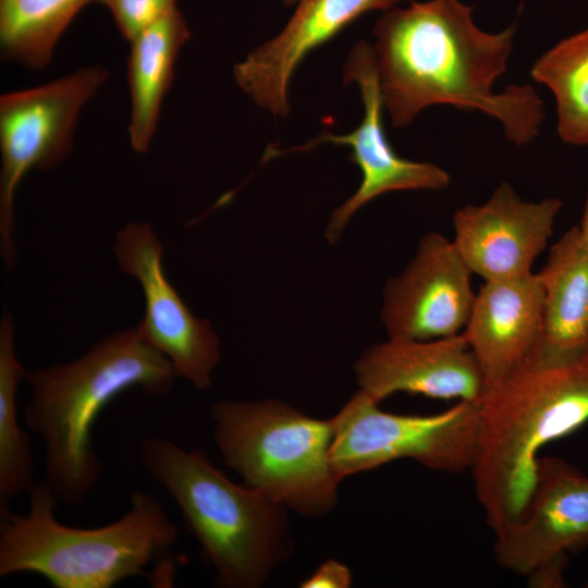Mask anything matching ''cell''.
<instances>
[{
  "mask_svg": "<svg viewBox=\"0 0 588 588\" xmlns=\"http://www.w3.org/2000/svg\"><path fill=\"white\" fill-rule=\"evenodd\" d=\"M473 10L461 0H428L383 12L372 48L384 109L394 128L436 105L481 111L509 142L526 145L540 134L542 99L529 84L492 89L507 69L516 25L485 32Z\"/></svg>",
  "mask_w": 588,
  "mask_h": 588,
  "instance_id": "1",
  "label": "cell"
},
{
  "mask_svg": "<svg viewBox=\"0 0 588 588\" xmlns=\"http://www.w3.org/2000/svg\"><path fill=\"white\" fill-rule=\"evenodd\" d=\"M588 421V343H539L480 401L475 493L493 534L514 520L535 482L541 449Z\"/></svg>",
  "mask_w": 588,
  "mask_h": 588,
  "instance_id": "2",
  "label": "cell"
},
{
  "mask_svg": "<svg viewBox=\"0 0 588 588\" xmlns=\"http://www.w3.org/2000/svg\"><path fill=\"white\" fill-rule=\"evenodd\" d=\"M176 377L136 328L101 339L75 360L25 372L30 394L24 419L44 441L46 482L58 501L85 505L98 483L102 466L91 429L106 405L132 388L167 395Z\"/></svg>",
  "mask_w": 588,
  "mask_h": 588,
  "instance_id": "3",
  "label": "cell"
},
{
  "mask_svg": "<svg viewBox=\"0 0 588 588\" xmlns=\"http://www.w3.org/2000/svg\"><path fill=\"white\" fill-rule=\"evenodd\" d=\"M25 515L0 512V576L32 573L54 588H111L130 577H146L177 541V528L154 495L135 491L130 510L97 528L61 524L58 499L46 480L28 491ZM158 566V565H157Z\"/></svg>",
  "mask_w": 588,
  "mask_h": 588,
  "instance_id": "4",
  "label": "cell"
},
{
  "mask_svg": "<svg viewBox=\"0 0 588 588\" xmlns=\"http://www.w3.org/2000/svg\"><path fill=\"white\" fill-rule=\"evenodd\" d=\"M139 457L177 504L221 587L258 588L290 555L287 507L234 483L205 453L149 437L140 444Z\"/></svg>",
  "mask_w": 588,
  "mask_h": 588,
  "instance_id": "5",
  "label": "cell"
},
{
  "mask_svg": "<svg viewBox=\"0 0 588 588\" xmlns=\"http://www.w3.org/2000/svg\"><path fill=\"white\" fill-rule=\"evenodd\" d=\"M211 414L221 456L245 485L308 517L336 505L332 418L309 417L277 400H224Z\"/></svg>",
  "mask_w": 588,
  "mask_h": 588,
  "instance_id": "6",
  "label": "cell"
},
{
  "mask_svg": "<svg viewBox=\"0 0 588 588\" xmlns=\"http://www.w3.org/2000/svg\"><path fill=\"white\" fill-rule=\"evenodd\" d=\"M378 405L359 390L332 417L330 463L339 481L401 458L450 474L471 469L480 402L457 401L432 415L387 413Z\"/></svg>",
  "mask_w": 588,
  "mask_h": 588,
  "instance_id": "7",
  "label": "cell"
},
{
  "mask_svg": "<svg viewBox=\"0 0 588 588\" xmlns=\"http://www.w3.org/2000/svg\"><path fill=\"white\" fill-rule=\"evenodd\" d=\"M108 77L100 65L0 97V244L7 269L15 261L14 197L32 169L52 170L71 150L83 107Z\"/></svg>",
  "mask_w": 588,
  "mask_h": 588,
  "instance_id": "8",
  "label": "cell"
},
{
  "mask_svg": "<svg viewBox=\"0 0 588 588\" xmlns=\"http://www.w3.org/2000/svg\"><path fill=\"white\" fill-rule=\"evenodd\" d=\"M344 83H355L360 91L364 114L358 126L346 134H321L309 143L285 151H305L323 143L347 146L351 160L359 168L362 181L356 192L331 215L326 237L334 243L350 219L367 203L395 191H442L451 183L441 167L399 156L383 125V100L372 45L358 41L344 68Z\"/></svg>",
  "mask_w": 588,
  "mask_h": 588,
  "instance_id": "9",
  "label": "cell"
},
{
  "mask_svg": "<svg viewBox=\"0 0 588 588\" xmlns=\"http://www.w3.org/2000/svg\"><path fill=\"white\" fill-rule=\"evenodd\" d=\"M120 269L139 283L145 314L136 329L143 340L167 357L177 376L204 390L220 362L219 338L210 322L194 316L168 281L163 247L147 222L125 224L113 246Z\"/></svg>",
  "mask_w": 588,
  "mask_h": 588,
  "instance_id": "10",
  "label": "cell"
},
{
  "mask_svg": "<svg viewBox=\"0 0 588 588\" xmlns=\"http://www.w3.org/2000/svg\"><path fill=\"white\" fill-rule=\"evenodd\" d=\"M473 271L453 241L430 232L384 286L381 321L389 339L432 340L463 331L476 297Z\"/></svg>",
  "mask_w": 588,
  "mask_h": 588,
  "instance_id": "11",
  "label": "cell"
},
{
  "mask_svg": "<svg viewBox=\"0 0 588 588\" xmlns=\"http://www.w3.org/2000/svg\"><path fill=\"white\" fill-rule=\"evenodd\" d=\"M588 546V476L559 456L538 457L518 516L494 532L497 564L526 577L542 562Z\"/></svg>",
  "mask_w": 588,
  "mask_h": 588,
  "instance_id": "12",
  "label": "cell"
},
{
  "mask_svg": "<svg viewBox=\"0 0 588 588\" xmlns=\"http://www.w3.org/2000/svg\"><path fill=\"white\" fill-rule=\"evenodd\" d=\"M562 205L556 197L524 200L501 182L485 203L454 212L452 241L485 281L526 275L548 247Z\"/></svg>",
  "mask_w": 588,
  "mask_h": 588,
  "instance_id": "13",
  "label": "cell"
},
{
  "mask_svg": "<svg viewBox=\"0 0 588 588\" xmlns=\"http://www.w3.org/2000/svg\"><path fill=\"white\" fill-rule=\"evenodd\" d=\"M354 370L359 390L378 404L397 392L480 402L488 389L462 332L422 341L388 338L367 348Z\"/></svg>",
  "mask_w": 588,
  "mask_h": 588,
  "instance_id": "14",
  "label": "cell"
},
{
  "mask_svg": "<svg viewBox=\"0 0 588 588\" xmlns=\"http://www.w3.org/2000/svg\"><path fill=\"white\" fill-rule=\"evenodd\" d=\"M400 1L299 0L281 32L234 65V81L261 109L273 117H286L290 82L307 54L363 14L385 12Z\"/></svg>",
  "mask_w": 588,
  "mask_h": 588,
  "instance_id": "15",
  "label": "cell"
},
{
  "mask_svg": "<svg viewBox=\"0 0 588 588\" xmlns=\"http://www.w3.org/2000/svg\"><path fill=\"white\" fill-rule=\"evenodd\" d=\"M542 330L543 290L537 272H531L486 280L462 333L490 389L526 359Z\"/></svg>",
  "mask_w": 588,
  "mask_h": 588,
  "instance_id": "16",
  "label": "cell"
},
{
  "mask_svg": "<svg viewBox=\"0 0 588 588\" xmlns=\"http://www.w3.org/2000/svg\"><path fill=\"white\" fill-rule=\"evenodd\" d=\"M189 36L188 25L177 8L128 41L126 77L131 115L127 131L136 152L145 154L151 144L164 96L173 82L176 59Z\"/></svg>",
  "mask_w": 588,
  "mask_h": 588,
  "instance_id": "17",
  "label": "cell"
},
{
  "mask_svg": "<svg viewBox=\"0 0 588 588\" xmlns=\"http://www.w3.org/2000/svg\"><path fill=\"white\" fill-rule=\"evenodd\" d=\"M537 274L543 290L542 340L558 347L588 343V243L578 225L550 246Z\"/></svg>",
  "mask_w": 588,
  "mask_h": 588,
  "instance_id": "18",
  "label": "cell"
},
{
  "mask_svg": "<svg viewBox=\"0 0 588 588\" xmlns=\"http://www.w3.org/2000/svg\"><path fill=\"white\" fill-rule=\"evenodd\" d=\"M25 372L15 350L12 315L0 320V512L34 486V458L29 436L17 419L16 393Z\"/></svg>",
  "mask_w": 588,
  "mask_h": 588,
  "instance_id": "19",
  "label": "cell"
},
{
  "mask_svg": "<svg viewBox=\"0 0 588 588\" xmlns=\"http://www.w3.org/2000/svg\"><path fill=\"white\" fill-rule=\"evenodd\" d=\"M530 76L554 96L556 132L573 146H588V28L542 53Z\"/></svg>",
  "mask_w": 588,
  "mask_h": 588,
  "instance_id": "20",
  "label": "cell"
},
{
  "mask_svg": "<svg viewBox=\"0 0 588 588\" xmlns=\"http://www.w3.org/2000/svg\"><path fill=\"white\" fill-rule=\"evenodd\" d=\"M95 0H0V47L5 60L30 70L47 66L61 35Z\"/></svg>",
  "mask_w": 588,
  "mask_h": 588,
  "instance_id": "21",
  "label": "cell"
},
{
  "mask_svg": "<svg viewBox=\"0 0 588 588\" xmlns=\"http://www.w3.org/2000/svg\"><path fill=\"white\" fill-rule=\"evenodd\" d=\"M179 0H95L105 7L121 36L131 41L144 28L177 9Z\"/></svg>",
  "mask_w": 588,
  "mask_h": 588,
  "instance_id": "22",
  "label": "cell"
},
{
  "mask_svg": "<svg viewBox=\"0 0 588 588\" xmlns=\"http://www.w3.org/2000/svg\"><path fill=\"white\" fill-rule=\"evenodd\" d=\"M352 585L348 567L335 560H328L301 583L303 588H347Z\"/></svg>",
  "mask_w": 588,
  "mask_h": 588,
  "instance_id": "23",
  "label": "cell"
},
{
  "mask_svg": "<svg viewBox=\"0 0 588 588\" xmlns=\"http://www.w3.org/2000/svg\"><path fill=\"white\" fill-rule=\"evenodd\" d=\"M567 567V554L551 558L536 568L527 576L529 587L534 588H562L566 586L565 571Z\"/></svg>",
  "mask_w": 588,
  "mask_h": 588,
  "instance_id": "24",
  "label": "cell"
},
{
  "mask_svg": "<svg viewBox=\"0 0 588 588\" xmlns=\"http://www.w3.org/2000/svg\"><path fill=\"white\" fill-rule=\"evenodd\" d=\"M583 238L588 243V191L580 223L578 224Z\"/></svg>",
  "mask_w": 588,
  "mask_h": 588,
  "instance_id": "25",
  "label": "cell"
},
{
  "mask_svg": "<svg viewBox=\"0 0 588 588\" xmlns=\"http://www.w3.org/2000/svg\"><path fill=\"white\" fill-rule=\"evenodd\" d=\"M285 5H295L299 0H280Z\"/></svg>",
  "mask_w": 588,
  "mask_h": 588,
  "instance_id": "26",
  "label": "cell"
},
{
  "mask_svg": "<svg viewBox=\"0 0 588 588\" xmlns=\"http://www.w3.org/2000/svg\"><path fill=\"white\" fill-rule=\"evenodd\" d=\"M586 587H588V583H587Z\"/></svg>",
  "mask_w": 588,
  "mask_h": 588,
  "instance_id": "27",
  "label": "cell"
}]
</instances>
